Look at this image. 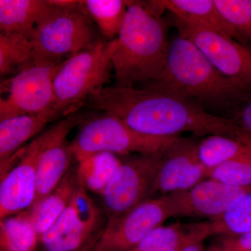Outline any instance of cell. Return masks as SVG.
I'll list each match as a JSON object with an SVG mask.
<instances>
[{
    "label": "cell",
    "mask_w": 251,
    "mask_h": 251,
    "mask_svg": "<svg viewBox=\"0 0 251 251\" xmlns=\"http://www.w3.org/2000/svg\"><path fill=\"white\" fill-rule=\"evenodd\" d=\"M117 46V38L99 40L62 62L53 82L56 110L69 115L73 112L71 108L106 87L113 70L112 56Z\"/></svg>",
    "instance_id": "5"
},
{
    "label": "cell",
    "mask_w": 251,
    "mask_h": 251,
    "mask_svg": "<svg viewBox=\"0 0 251 251\" xmlns=\"http://www.w3.org/2000/svg\"><path fill=\"white\" fill-rule=\"evenodd\" d=\"M179 36L193 43L221 74L251 85V49L200 23L172 16Z\"/></svg>",
    "instance_id": "10"
},
{
    "label": "cell",
    "mask_w": 251,
    "mask_h": 251,
    "mask_svg": "<svg viewBox=\"0 0 251 251\" xmlns=\"http://www.w3.org/2000/svg\"><path fill=\"white\" fill-rule=\"evenodd\" d=\"M166 152L138 154L122 161L100 196L108 217L124 214L150 200Z\"/></svg>",
    "instance_id": "8"
},
{
    "label": "cell",
    "mask_w": 251,
    "mask_h": 251,
    "mask_svg": "<svg viewBox=\"0 0 251 251\" xmlns=\"http://www.w3.org/2000/svg\"><path fill=\"white\" fill-rule=\"evenodd\" d=\"M41 133L25 148L19 160L1 178L0 219L29 210L36 198V173L39 156L46 138Z\"/></svg>",
    "instance_id": "14"
},
{
    "label": "cell",
    "mask_w": 251,
    "mask_h": 251,
    "mask_svg": "<svg viewBox=\"0 0 251 251\" xmlns=\"http://www.w3.org/2000/svg\"><path fill=\"white\" fill-rule=\"evenodd\" d=\"M102 215L80 184L70 204L53 226L39 238V251H78L98 239Z\"/></svg>",
    "instance_id": "9"
},
{
    "label": "cell",
    "mask_w": 251,
    "mask_h": 251,
    "mask_svg": "<svg viewBox=\"0 0 251 251\" xmlns=\"http://www.w3.org/2000/svg\"><path fill=\"white\" fill-rule=\"evenodd\" d=\"M250 151L251 144L224 135H209L198 143V146L200 160L209 173L225 162L247 155Z\"/></svg>",
    "instance_id": "23"
},
{
    "label": "cell",
    "mask_w": 251,
    "mask_h": 251,
    "mask_svg": "<svg viewBox=\"0 0 251 251\" xmlns=\"http://www.w3.org/2000/svg\"><path fill=\"white\" fill-rule=\"evenodd\" d=\"M79 186L76 167L71 168L53 191L37 206L29 209L39 238L66 210Z\"/></svg>",
    "instance_id": "19"
},
{
    "label": "cell",
    "mask_w": 251,
    "mask_h": 251,
    "mask_svg": "<svg viewBox=\"0 0 251 251\" xmlns=\"http://www.w3.org/2000/svg\"><path fill=\"white\" fill-rule=\"evenodd\" d=\"M149 1L155 9L161 14L165 11H168L172 16L200 23L247 46L235 29L220 13L214 0H163Z\"/></svg>",
    "instance_id": "17"
},
{
    "label": "cell",
    "mask_w": 251,
    "mask_h": 251,
    "mask_svg": "<svg viewBox=\"0 0 251 251\" xmlns=\"http://www.w3.org/2000/svg\"><path fill=\"white\" fill-rule=\"evenodd\" d=\"M50 6V1L44 0H0L1 32L21 34L30 40Z\"/></svg>",
    "instance_id": "18"
},
{
    "label": "cell",
    "mask_w": 251,
    "mask_h": 251,
    "mask_svg": "<svg viewBox=\"0 0 251 251\" xmlns=\"http://www.w3.org/2000/svg\"><path fill=\"white\" fill-rule=\"evenodd\" d=\"M198 143L181 138L165 153L155 179L153 193L164 195L191 189L209 179V172L198 156Z\"/></svg>",
    "instance_id": "15"
},
{
    "label": "cell",
    "mask_w": 251,
    "mask_h": 251,
    "mask_svg": "<svg viewBox=\"0 0 251 251\" xmlns=\"http://www.w3.org/2000/svg\"><path fill=\"white\" fill-rule=\"evenodd\" d=\"M78 7L99 30L110 41L116 39L126 16L128 1L125 0H85L78 1Z\"/></svg>",
    "instance_id": "22"
},
{
    "label": "cell",
    "mask_w": 251,
    "mask_h": 251,
    "mask_svg": "<svg viewBox=\"0 0 251 251\" xmlns=\"http://www.w3.org/2000/svg\"><path fill=\"white\" fill-rule=\"evenodd\" d=\"M85 117L83 113L73 112L46 130L45 143L38 161L35 201L31 208L47 197L71 169L74 155L67 136Z\"/></svg>",
    "instance_id": "12"
},
{
    "label": "cell",
    "mask_w": 251,
    "mask_h": 251,
    "mask_svg": "<svg viewBox=\"0 0 251 251\" xmlns=\"http://www.w3.org/2000/svg\"><path fill=\"white\" fill-rule=\"evenodd\" d=\"M181 137H155L143 134L130 128L120 117L103 112L85 117L78 126L77 134L71 142L77 161L99 152L117 156L131 153L151 154L168 151Z\"/></svg>",
    "instance_id": "4"
},
{
    "label": "cell",
    "mask_w": 251,
    "mask_h": 251,
    "mask_svg": "<svg viewBox=\"0 0 251 251\" xmlns=\"http://www.w3.org/2000/svg\"><path fill=\"white\" fill-rule=\"evenodd\" d=\"M211 221L214 234L237 236L251 232V193L238 199L224 214Z\"/></svg>",
    "instance_id": "25"
},
{
    "label": "cell",
    "mask_w": 251,
    "mask_h": 251,
    "mask_svg": "<svg viewBox=\"0 0 251 251\" xmlns=\"http://www.w3.org/2000/svg\"><path fill=\"white\" fill-rule=\"evenodd\" d=\"M214 234L211 221L188 225L184 239L175 251H204V241Z\"/></svg>",
    "instance_id": "29"
},
{
    "label": "cell",
    "mask_w": 251,
    "mask_h": 251,
    "mask_svg": "<svg viewBox=\"0 0 251 251\" xmlns=\"http://www.w3.org/2000/svg\"><path fill=\"white\" fill-rule=\"evenodd\" d=\"M39 236L30 210L1 220L0 247L4 251H39Z\"/></svg>",
    "instance_id": "20"
},
{
    "label": "cell",
    "mask_w": 251,
    "mask_h": 251,
    "mask_svg": "<svg viewBox=\"0 0 251 251\" xmlns=\"http://www.w3.org/2000/svg\"><path fill=\"white\" fill-rule=\"evenodd\" d=\"M209 179L232 186H251V151L216 167L209 173Z\"/></svg>",
    "instance_id": "28"
},
{
    "label": "cell",
    "mask_w": 251,
    "mask_h": 251,
    "mask_svg": "<svg viewBox=\"0 0 251 251\" xmlns=\"http://www.w3.org/2000/svg\"><path fill=\"white\" fill-rule=\"evenodd\" d=\"M36 26L30 41L34 59L64 62L99 41L92 21L81 11L78 1L54 0Z\"/></svg>",
    "instance_id": "6"
},
{
    "label": "cell",
    "mask_w": 251,
    "mask_h": 251,
    "mask_svg": "<svg viewBox=\"0 0 251 251\" xmlns=\"http://www.w3.org/2000/svg\"><path fill=\"white\" fill-rule=\"evenodd\" d=\"M146 85L228 109L249 87L221 74L197 46L181 36L171 41L161 78Z\"/></svg>",
    "instance_id": "3"
},
{
    "label": "cell",
    "mask_w": 251,
    "mask_h": 251,
    "mask_svg": "<svg viewBox=\"0 0 251 251\" xmlns=\"http://www.w3.org/2000/svg\"><path fill=\"white\" fill-rule=\"evenodd\" d=\"M186 226L175 224L153 229L134 247L127 251H175L184 239Z\"/></svg>",
    "instance_id": "27"
},
{
    "label": "cell",
    "mask_w": 251,
    "mask_h": 251,
    "mask_svg": "<svg viewBox=\"0 0 251 251\" xmlns=\"http://www.w3.org/2000/svg\"><path fill=\"white\" fill-rule=\"evenodd\" d=\"M89 105L110 112L130 128L155 137L219 135L251 144V137L230 119L216 116L191 99L145 85L143 89L105 87L89 99Z\"/></svg>",
    "instance_id": "1"
},
{
    "label": "cell",
    "mask_w": 251,
    "mask_h": 251,
    "mask_svg": "<svg viewBox=\"0 0 251 251\" xmlns=\"http://www.w3.org/2000/svg\"><path fill=\"white\" fill-rule=\"evenodd\" d=\"M217 246L231 251H251V232L237 236H227Z\"/></svg>",
    "instance_id": "31"
},
{
    "label": "cell",
    "mask_w": 251,
    "mask_h": 251,
    "mask_svg": "<svg viewBox=\"0 0 251 251\" xmlns=\"http://www.w3.org/2000/svg\"><path fill=\"white\" fill-rule=\"evenodd\" d=\"M122 161L117 155L105 151L85 157L77 161L79 182L88 192L100 196Z\"/></svg>",
    "instance_id": "21"
},
{
    "label": "cell",
    "mask_w": 251,
    "mask_h": 251,
    "mask_svg": "<svg viewBox=\"0 0 251 251\" xmlns=\"http://www.w3.org/2000/svg\"><path fill=\"white\" fill-rule=\"evenodd\" d=\"M34 60L30 40L15 33L0 34V75H15Z\"/></svg>",
    "instance_id": "24"
},
{
    "label": "cell",
    "mask_w": 251,
    "mask_h": 251,
    "mask_svg": "<svg viewBox=\"0 0 251 251\" xmlns=\"http://www.w3.org/2000/svg\"><path fill=\"white\" fill-rule=\"evenodd\" d=\"M209 251H231L229 250H226V249H223V248L219 247V246L215 245L214 247H211Z\"/></svg>",
    "instance_id": "33"
},
{
    "label": "cell",
    "mask_w": 251,
    "mask_h": 251,
    "mask_svg": "<svg viewBox=\"0 0 251 251\" xmlns=\"http://www.w3.org/2000/svg\"><path fill=\"white\" fill-rule=\"evenodd\" d=\"M249 193L251 186H232L209 179L187 191L163 196L171 218L204 217L213 220L222 216L238 199Z\"/></svg>",
    "instance_id": "13"
},
{
    "label": "cell",
    "mask_w": 251,
    "mask_h": 251,
    "mask_svg": "<svg viewBox=\"0 0 251 251\" xmlns=\"http://www.w3.org/2000/svg\"><path fill=\"white\" fill-rule=\"evenodd\" d=\"M161 14L148 2L128 1L126 16L112 56L115 85L134 87L161 78L171 41Z\"/></svg>",
    "instance_id": "2"
},
{
    "label": "cell",
    "mask_w": 251,
    "mask_h": 251,
    "mask_svg": "<svg viewBox=\"0 0 251 251\" xmlns=\"http://www.w3.org/2000/svg\"><path fill=\"white\" fill-rule=\"evenodd\" d=\"M97 240H98V239H97V240L94 241V242L91 243V244H88V245L86 246L85 248H83V249H81V250L78 251H92V249H93L94 245H95L96 243L97 242Z\"/></svg>",
    "instance_id": "32"
},
{
    "label": "cell",
    "mask_w": 251,
    "mask_h": 251,
    "mask_svg": "<svg viewBox=\"0 0 251 251\" xmlns=\"http://www.w3.org/2000/svg\"><path fill=\"white\" fill-rule=\"evenodd\" d=\"M61 114L52 109L42 113L17 115L0 120L1 175L6 173L25 144L41 134L44 127Z\"/></svg>",
    "instance_id": "16"
},
{
    "label": "cell",
    "mask_w": 251,
    "mask_h": 251,
    "mask_svg": "<svg viewBox=\"0 0 251 251\" xmlns=\"http://www.w3.org/2000/svg\"><path fill=\"white\" fill-rule=\"evenodd\" d=\"M231 120L251 137V86H249L229 109Z\"/></svg>",
    "instance_id": "30"
},
{
    "label": "cell",
    "mask_w": 251,
    "mask_h": 251,
    "mask_svg": "<svg viewBox=\"0 0 251 251\" xmlns=\"http://www.w3.org/2000/svg\"><path fill=\"white\" fill-rule=\"evenodd\" d=\"M220 13L251 47V0H214Z\"/></svg>",
    "instance_id": "26"
},
{
    "label": "cell",
    "mask_w": 251,
    "mask_h": 251,
    "mask_svg": "<svg viewBox=\"0 0 251 251\" xmlns=\"http://www.w3.org/2000/svg\"><path fill=\"white\" fill-rule=\"evenodd\" d=\"M171 217L165 196L108 217L92 251H127Z\"/></svg>",
    "instance_id": "11"
},
{
    "label": "cell",
    "mask_w": 251,
    "mask_h": 251,
    "mask_svg": "<svg viewBox=\"0 0 251 251\" xmlns=\"http://www.w3.org/2000/svg\"><path fill=\"white\" fill-rule=\"evenodd\" d=\"M62 62L34 59L8 82V96L0 99V120L54 109V78Z\"/></svg>",
    "instance_id": "7"
}]
</instances>
